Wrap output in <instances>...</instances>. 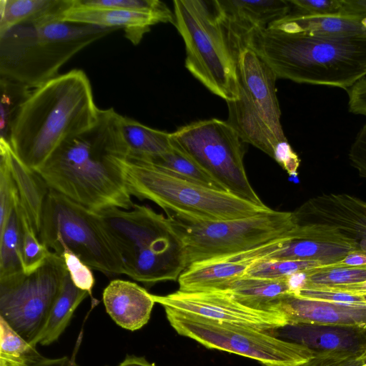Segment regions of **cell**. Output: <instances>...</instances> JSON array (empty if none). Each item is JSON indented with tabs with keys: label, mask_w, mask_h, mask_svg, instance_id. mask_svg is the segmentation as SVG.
Here are the masks:
<instances>
[{
	"label": "cell",
	"mask_w": 366,
	"mask_h": 366,
	"mask_svg": "<svg viewBox=\"0 0 366 366\" xmlns=\"http://www.w3.org/2000/svg\"><path fill=\"white\" fill-rule=\"evenodd\" d=\"M20 216L23 237V270L24 273L29 274L39 268L45 262L51 251L39 239L30 218L21 202Z\"/></svg>",
	"instance_id": "35"
},
{
	"label": "cell",
	"mask_w": 366,
	"mask_h": 366,
	"mask_svg": "<svg viewBox=\"0 0 366 366\" xmlns=\"http://www.w3.org/2000/svg\"><path fill=\"white\" fill-rule=\"evenodd\" d=\"M139 160L150 163L179 178L214 189L227 192L197 162L174 144L172 149L165 154Z\"/></svg>",
	"instance_id": "30"
},
{
	"label": "cell",
	"mask_w": 366,
	"mask_h": 366,
	"mask_svg": "<svg viewBox=\"0 0 366 366\" xmlns=\"http://www.w3.org/2000/svg\"><path fill=\"white\" fill-rule=\"evenodd\" d=\"M102 300L107 312L120 327L135 331L149 321L156 303L153 295L138 284L113 280L104 288Z\"/></svg>",
	"instance_id": "19"
},
{
	"label": "cell",
	"mask_w": 366,
	"mask_h": 366,
	"mask_svg": "<svg viewBox=\"0 0 366 366\" xmlns=\"http://www.w3.org/2000/svg\"><path fill=\"white\" fill-rule=\"evenodd\" d=\"M0 139L8 141L14 118L32 89L22 84L2 77H0Z\"/></svg>",
	"instance_id": "33"
},
{
	"label": "cell",
	"mask_w": 366,
	"mask_h": 366,
	"mask_svg": "<svg viewBox=\"0 0 366 366\" xmlns=\"http://www.w3.org/2000/svg\"><path fill=\"white\" fill-rule=\"evenodd\" d=\"M287 319V325H317L366 331V306L310 300L292 293L277 305Z\"/></svg>",
	"instance_id": "18"
},
{
	"label": "cell",
	"mask_w": 366,
	"mask_h": 366,
	"mask_svg": "<svg viewBox=\"0 0 366 366\" xmlns=\"http://www.w3.org/2000/svg\"><path fill=\"white\" fill-rule=\"evenodd\" d=\"M122 166L131 195L154 202L167 214L203 221H222L272 210L230 192L179 178L142 160L126 156L122 159Z\"/></svg>",
	"instance_id": "6"
},
{
	"label": "cell",
	"mask_w": 366,
	"mask_h": 366,
	"mask_svg": "<svg viewBox=\"0 0 366 366\" xmlns=\"http://www.w3.org/2000/svg\"><path fill=\"white\" fill-rule=\"evenodd\" d=\"M24 366H79V365L74 359L66 356L48 358L40 354Z\"/></svg>",
	"instance_id": "45"
},
{
	"label": "cell",
	"mask_w": 366,
	"mask_h": 366,
	"mask_svg": "<svg viewBox=\"0 0 366 366\" xmlns=\"http://www.w3.org/2000/svg\"><path fill=\"white\" fill-rule=\"evenodd\" d=\"M348 157L360 176L366 178V122L356 135Z\"/></svg>",
	"instance_id": "41"
},
{
	"label": "cell",
	"mask_w": 366,
	"mask_h": 366,
	"mask_svg": "<svg viewBox=\"0 0 366 366\" xmlns=\"http://www.w3.org/2000/svg\"><path fill=\"white\" fill-rule=\"evenodd\" d=\"M164 310L169 322L178 334L209 349L249 357L265 366H296L316 353L305 345L285 340L267 330Z\"/></svg>",
	"instance_id": "11"
},
{
	"label": "cell",
	"mask_w": 366,
	"mask_h": 366,
	"mask_svg": "<svg viewBox=\"0 0 366 366\" xmlns=\"http://www.w3.org/2000/svg\"><path fill=\"white\" fill-rule=\"evenodd\" d=\"M277 79L349 91L366 76V36L329 37L270 25L248 38Z\"/></svg>",
	"instance_id": "3"
},
{
	"label": "cell",
	"mask_w": 366,
	"mask_h": 366,
	"mask_svg": "<svg viewBox=\"0 0 366 366\" xmlns=\"http://www.w3.org/2000/svg\"><path fill=\"white\" fill-rule=\"evenodd\" d=\"M273 159L290 175H297L300 159L287 140L280 142L276 145Z\"/></svg>",
	"instance_id": "42"
},
{
	"label": "cell",
	"mask_w": 366,
	"mask_h": 366,
	"mask_svg": "<svg viewBox=\"0 0 366 366\" xmlns=\"http://www.w3.org/2000/svg\"><path fill=\"white\" fill-rule=\"evenodd\" d=\"M192 263L245 252L272 240L299 234L292 212L272 209L248 217L203 221L167 214Z\"/></svg>",
	"instance_id": "9"
},
{
	"label": "cell",
	"mask_w": 366,
	"mask_h": 366,
	"mask_svg": "<svg viewBox=\"0 0 366 366\" xmlns=\"http://www.w3.org/2000/svg\"><path fill=\"white\" fill-rule=\"evenodd\" d=\"M118 125L129 157L147 159L165 154L173 147L170 133L152 129L119 114Z\"/></svg>",
	"instance_id": "25"
},
{
	"label": "cell",
	"mask_w": 366,
	"mask_h": 366,
	"mask_svg": "<svg viewBox=\"0 0 366 366\" xmlns=\"http://www.w3.org/2000/svg\"><path fill=\"white\" fill-rule=\"evenodd\" d=\"M122 259L125 274L146 286L178 280L188 267L184 242L168 216L134 204L98 212Z\"/></svg>",
	"instance_id": "4"
},
{
	"label": "cell",
	"mask_w": 366,
	"mask_h": 366,
	"mask_svg": "<svg viewBox=\"0 0 366 366\" xmlns=\"http://www.w3.org/2000/svg\"><path fill=\"white\" fill-rule=\"evenodd\" d=\"M60 257L63 259L66 270L74 285L92 295L95 284L92 269L71 250L64 248Z\"/></svg>",
	"instance_id": "38"
},
{
	"label": "cell",
	"mask_w": 366,
	"mask_h": 366,
	"mask_svg": "<svg viewBox=\"0 0 366 366\" xmlns=\"http://www.w3.org/2000/svg\"><path fill=\"white\" fill-rule=\"evenodd\" d=\"M365 355H366V342H365Z\"/></svg>",
	"instance_id": "50"
},
{
	"label": "cell",
	"mask_w": 366,
	"mask_h": 366,
	"mask_svg": "<svg viewBox=\"0 0 366 366\" xmlns=\"http://www.w3.org/2000/svg\"><path fill=\"white\" fill-rule=\"evenodd\" d=\"M212 4L240 51L251 34L268 28L291 10L288 0H214Z\"/></svg>",
	"instance_id": "17"
},
{
	"label": "cell",
	"mask_w": 366,
	"mask_h": 366,
	"mask_svg": "<svg viewBox=\"0 0 366 366\" xmlns=\"http://www.w3.org/2000/svg\"><path fill=\"white\" fill-rule=\"evenodd\" d=\"M39 238L60 256L66 248L92 269L125 274L121 255L100 214L51 189L42 208Z\"/></svg>",
	"instance_id": "8"
},
{
	"label": "cell",
	"mask_w": 366,
	"mask_h": 366,
	"mask_svg": "<svg viewBox=\"0 0 366 366\" xmlns=\"http://www.w3.org/2000/svg\"><path fill=\"white\" fill-rule=\"evenodd\" d=\"M322 266L325 265L314 261L261 259L254 262L244 276L269 279L285 278L295 273Z\"/></svg>",
	"instance_id": "34"
},
{
	"label": "cell",
	"mask_w": 366,
	"mask_h": 366,
	"mask_svg": "<svg viewBox=\"0 0 366 366\" xmlns=\"http://www.w3.org/2000/svg\"><path fill=\"white\" fill-rule=\"evenodd\" d=\"M290 13L305 16L340 15V0H288Z\"/></svg>",
	"instance_id": "40"
},
{
	"label": "cell",
	"mask_w": 366,
	"mask_h": 366,
	"mask_svg": "<svg viewBox=\"0 0 366 366\" xmlns=\"http://www.w3.org/2000/svg\"><path fill=\"white\" fill-rule=\"evenodd\" d=\"M286 335L292 342L315 351L351 350L364 348L366 331L317 325H286Z\"/></svg>",
	"instance_id": "22"
},
{
	"label": "cell",
	"mask_w": 366,
	"mask_h": 366,
	"mask_svg": "<svg viewBox=\"0 0 366 366\" xmlns=\"http://www.w3.org/2000/svg\"><path fill=\"white\" fill-rule=\"evenodd\" d=\"M99 110L87 75L71 70L31 90L14 118L8 142L36 171L63 143L92 127Z\"/></svg>",
	"instance_id": "2"
},
{
	"label": "cell",
	"mask_w": 366,
	"mask_h": 366,
	"mask_svg": "<svg viewBox=\"0 0 366 366\" xmlns=\"http://www.w3.org/2000/svg\"><path fill=\"white\" fill-rule=\"evenodd\" d=\"M249 307L279 310L280 300L291 292L288 277L269 279L243 276L230 281L220 290Z\"/></svg>",
	"instance_id": "23"
},
{
	"label": "cell",
	"mask_w": 366,
	"mask_h": 366,
	"mask_svg": "<svg viewBox=\"0 0 366 366\" xmlns=\"http://www.w3.org/2000/svg\"><path fill=\"white\" fill-rule=\"evenodd\" d=\"M57 21L106 28H123L126 36L134 44L139 43L151 26L167 23L162 17L144 11L114 9H90L72 6Z\"/></svg>",
	"instance_id": "20"
},
{
	"label": "cell",
	"mask_w": 366,
	"mask_h": 366,
	"mask_svg": "<svg viewBox=\"0 0 366 366\" xmlns=\"http://www.w3.org/2000/svg\"><path fill=\"white\" fill-rule=\"evenodd\" d=\"M0 157L7 162L20 202L38 235L42 208L49 188L35 170L19 159L9 142L3 139H0Z\"/></svg>",
	"instance_id": "21"
},
{
	"label": "cell",
	"mask_w": 366,
	"mask_h": 366,
	"mask_svg": "<svg viewBox=\"0 0 366 366\" xmlns=\"http://www.w3.org/2000/svg\"><path fill=\"white\" fill-rule=\"evenodd\" d=\"M365 281H366V266H322L307 271L305 283L300 289L352 285Z\"/></svg>",
	"instance_id": "32"
},
{
	"label": "cell",
	"mask_w": 366,
	"mask_h": 366,
	"mask_svg": "<svg viewBox=\"0 0 366 366\" xmlns=\"http://www.w3.org/2000/svg\"><path fill=\"white\" fill-rule=\"evenodd\" d=\"M293 212L299 237L352 247L366 254V202L347 194H325Z\"/></svg>",
	"instance_id": "14"
},
{
	"label": "cell",
	"mask_w": 366,
	"mask_h": 366,
	"mask_svg": "<svg viewBox=\"0 0 366 366\" xmlns=\"http://www.w3.org/2000/svg\"><path fill=\"white\" fill-rule=\"evenodd\" d=\"M117 29L46 20L16 26L0 36V77L34 89L95 41Z\"/></svg>",
	"instance_id": "5"
},
{
	"label": "cell",
	"mask_w": 366,
	"mask_h": 366,
	"mask_svg": "<svg viewBox=\"0 0 366 366\" xmlns=\"http://www.w3.org/2000/svg\"><path fill=\"white\" fill-rule=\"evenodd\" d=\"M305 289H319L332 292H342L352 294H366V281L352 285H333L329 287H320Z\"/></svg>",
	"instance_id": "47"
},
{
	"label": "cell",
	"mask_w": 366,
	"mask_h": 366,
	"mask_svg": "<svg viewBox=\"0 0 366 366\" xmlns=\"http://www.w3.org/2000/svg\"><path fill=\"white\" fill-rule=\"evenodd\" d=\"M347 92L348 111L366 117V77L357 81Z\"/></svg>",
	"instance_id": "43"
},
{
	"label": "cell",
	"mask_w": 366,
	"mask_h": 366,
	"mask_svg": "<svg viewBox=\"0 0 366 366\" xmlns=\"http://www.w3.org/2000/svg\"><path fill=\"white\" fill-rule=\"evenodd\" d=\"M72 6L144 11L158 15L164 19L167 23H174V13L159 0H72Z\"/></svg>",
	"instance_id": "36"
},
{
	"label": "cell",
	"mask_w": 366,
	"mask_h": 366,
	"mask_svg": "<svg viewBox=\"0 0 366 366\" xmlns=\"http://www.w3.org/2000/svg\"><path fill=\"white\" fill-rule=\"evenodd\" d=\"M19 198L17 189L6 160L0 157V229Z\"/></svg>",
	"instance_id": "39"
},
{
	"label": "cell",
	"mask_w": 366,
	"mask_h": 366,
	"mask_svg": "<svg viewBox=\"0 0 366 366\" xmlns=\"http://www.w3.org/2000/svg\"><path fill=\"white\" fill-rule=\"evenodd\" d=\"M174 25L185 45V66L214 94L237 97L240 50L219 18L212 1L174 0Z\"/></svg>",
	"instance_id": "7"
},
{
	"label": "cell",
	"mask_w": 366,
	"mask_h": 366,
	"mask_svg": "<svg viewBox=\"0 0 366 366\" xmlns=\"http://www.w3.org/2000/svg\"><path fill=\"white\" fill-rule=\"evenodd\" d=\"M118 366H156L148 362L144 357L127 355Z\"/></svg>",
	"instance_id": "48"
},
{
	"label": "cell",
	"mask_w": 366,
	"mask_h": 366,
	"mask_svg": "<svg viewBox=\"0 0 366 366\" xmlns=\"http://www.w3.org/2000/svg\"><path fill=\"white\" fill-rule=\"evenodd\" d=\"M88 295L87 292L74 285L67 272L47 321L31 345L46 346L56 341L68 326L77 307Z\"/></svg>",
	"instance_id": "27"
},
{
	"label": "cell",
	"mask_w": 366,
	"mask_h": 366,
	"mask_svg": "<svg viewBox=\"0 0 366 366\" xmlns=\"http://www.w3.org/2000/svg\"><path fill=\"white\" fill-rule=\"evenodd\" d=\"M171 134L172 144L197 162L224 189L257 205H266L252 187L244 166V143L219 119L194 122Z\"/></svg>",
	"instance_id": "12"
},
{
	"label": "cell",
	"mask_w": 366,
	"mask_h": 366,
	"mask_svg": "<svg viewBox=\"0 0 366 366\" xmlns=\"http://www.w3.org/2000/svg\"><path fill=\"white\" fill-rule=\"evenodd\" d=\"M72 0H0V36L26 23L57 20Z\"/></svg>",
	"instance_id": "26"
},
{
	"label": "cell",
	"mask_w": 366,
	"mask_h": 366,
	"mask_svg": "<svg viewBox=\"0 0 366 366\" xmlns=\"http://www.w3.org/2000/svg\"><path fill=\"white\" fill-rule=\"evenodd\" d=\"M156 303L164 309L217 322L242 325L263 330H273L288 325L280 310H259L245 305L223 291L185 292L167 295H153Z\"/></svg>",
	"instance_id": "15"
},
{
	"label": "cell",
	"mask_w": 366,
	"mask_h": 366,
	"mask_svg": "<svg viewBox=\"0 0 366 366\" xmlns=\"http://www.w3.org/2000/svg\"><path fill=\"white\" fill-rule=\"evenodd\" d=\"M365 364L364 347L351 350L316 351L312 358L296 366H363Z\"/></svg>",
	"instance_id": "37"
},
{
	"label": "cell",
	"mask_w": 366,
	"mask_h": 366,
	"mask_svg": "<svg viewBox=\"0 0 366 366\" xmlns=\"http://www.w3.org/2000/svg\"><path fill=\"white\" fill-rule=\"evenodd\" d=\"M293 238L283 237L240 253L192 263L179 276V290H220L230 281L243 277L254 262L266 258Z\"/></svg>",
	"instance_id": "16"
},
{
	"label": "cell",
	"mask_w": 366,
	"mask_h": 366,
	"mask_svg": "<svg viewBox=\"0 0 366 366\" xmlns=\"http://www.w3.org/2000/svg\"><path fill=\"white\" fill-rule=\"evenodd\" d=\"M22 240L19 198L14 204L4 226L0 229V278L24 272Z\"/></svg>",
	"instance_id": "29"
},
{
	"label": "cell",
	"mask_w": 366,
	"mask_h": 366,
	"mask_svg": "<svg viewBox=\"0 0 366 366\" xmlns=\"http://www.w3.org/2000/svg\"><path fill=\"white\" fill-rule=\"evenodd\" d=\"M327 267H363L366 266V254L352 252L345 257L342 260Z\"/></svg>",
	"instance_id": "46"
},
{
	"label": "cell",
	"mask_w": 366,
	"mask_h": 366,
	"mask_svg": "<svg viewBox=\"0 0 366 366\" xmlns=\"http://www.w3.org/2000/svg\"><path fill=\"white\" fill-rule=\"evenodd\" d=\"M277 77L252 49H242L237 61V97L227 102V122L244 143L273 158L276 145L287 140L280 122Z\"/></svg>",
	"instance_id": "10"
},
{
	"label": "cell",
	"mask_w": 366,
	"mask_h": 366,
	"mask_svg": "<svg viewBox=\"0 0 366 366\" xmlns=\"http://www.w3.org/2000/svg\"><path fill=\"white\" fill-rule=\"evenodd\" d=\"M340 15L364 19L366 17V0H340Z\"/></svg>",
	"instance_id": "44"
},
{
	"label": "cell",
	"mask_w": 366,
	"mask_h": 366,
	"mask_svg": "<svg viewBox=\"0 0 366 366\" xmlns=\"http://www.w3.org/2000/svg\"><path fill=\"white\" fill-rule=\"evenodd\" d=\"M40 355L0 317V366H24Z\"/></svg>",
	"instance_id": "31"
},
{
	"label": "cell",
	"mask_w": 366,
	"mask_h": 366,
	"mask_svg": "<svg viewBox=\"0 0 366 366\" xmlns=\"http://www.w3.org/2000/svg\"><path fill=\"white\" fill-rule=\"evenodd\" d=\"M355 250L348 246L308 239H291L264 259L314 261L325 266L342 260Z\"/></svg>",
	"instance_id": "28"
},
{
	"label": "cell",
	"mask_w": 366,
	"mask_h": 366,
	"mask_svg": "<svg viewBox=\"0 0 366 366\" xmlns=\"http://www.w3.org/2000/svg\"><path fill=\"white\" fill-rule=\"evenodd\" d=\"M361 23L363 25V26L366 29V17H365L364 19H361Z\"/></svg>",
	"instance_id": "49"
},
{
	"label": "cell",
	"mask_w": 366,
	"mask_h": 366,
	"mask_svg": "<svg viewBox=\"0 0 366 366\" xmlns=\"http://www.w3.org/2000/svg\"><path fill=\"white\" fill-rule=\"evenodd\" d=\"M271 25L287 31L305 32L320 36H366V29L360 19L340 15L305 16L290 12Z\"/></svg>",
	"instance_id": "24"
},
{
	"label": "cell",
	"mask_w": 366,
	"mask_h": 366,
	"mask_svg": "<svg viewBox=\"0 0 366 366\" xmlns=\"http://www.w3.org/2000/svg\"><path fill=\"white\" fill-rule=\"evenodd\" d=\"M66 274L63 259L51 252L33 272L0 278V317L31 344L44 328Z\"/></svg>",
	"instance_id": "13"
},
{
	"label": "cell",
	"mask_w": 366,
	"mask_h": 366,
	"mask_svg": "<svg viewBox=\"0 0 366 366\" xmlns=\"http://www.w3.org/2000/svg\"><path fill=\"white\" fill-rule=\"evenodd\" d=\"M118 116L113 108L100 109L92 127L63 143L36 170L49 189L96 212L133 207Z\"/></svg>",
	"instance_id": "1"
}]
</instances>
